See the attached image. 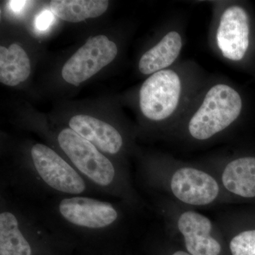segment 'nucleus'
Wrapping results in <instances>:
<instances>
[{
  "label": "nucleus",
  "mask_w": 255,
  "mask_h": 255,
  "mask_svg": "<svg viewBox=\"0 0 255 255\" xmlns=\"http://www.w3.org/2000/svg\"><path fill=\"white\" fill-rule=\"evenodd\" d=\"M208 81L194 61L178 63L146 79L139 90V109L154 123L182 119Z\"/></svg>",
  "instance_id": "f257e3e1"
},
{
  "label": "nucleus",
  "mask_w": 255,
  "mask_h": 255,
  "mask_svg": "<svg viewBox=\"0 0 255 255\" xmlns=\"http://www.w3.org/2000/svg\"><path fill=\"white\" fill-rule=\"evenodd\" d=\"M243 110V97L231 82L209 80L182 119L191 138L206 140L232 126Z\"/></svg>",
  "instance_id": "f03ea898"
},
{
  "label": "nucleus",
  "mask_w": 255,
  "mask_h": 255,
  "mask_svg": "<svg viewBox=\"0 0 255 255\" xmlns=\"http://www.w3.org/2000/svg\"><path fill=\"white\" fill-rule=\"evenodd\" d=\"M210 28L211 47L228 63H241L251 45L249 14L242 5L232 1L214 2Z\"/></svg>",
  "instance_id": "7ed1b4c3"
},
{
  "label": "nucleus",
  "mask_w": 255,
  "mask_h": 255,
  "mask_svg": "<svg viewBox=\"0 0 255 255\" xmlns=\"http://www.w3.org/2000/svg\"><path fill=\"white\" fill-rule=\"evenodd\" d=\"M58 142L74 168L84 179L112 194L118 173L103 152L70 128L60 130Z\"/></svg>",
  "instance_id": "20e7f679"
},
{
  "label": "nucleus",
  "mask_w": 255,
  "mask_h": 255,
  "mask_svg": "<svg viewBox=\"0 0 255 255\" xmlns=\"http://www.w3.org/2000/svg\"><path fill=\"white\" fill-rule=\"evenodd\" d=\"M31 157L35 174L50 190L67 196H80L86 192L85 179L48 146L40 143L32 146Z\"/></svg>",
  "instance_id": "39448f33"
},
{
  "label": "nucleus",
  "mask_w": 255,
  "mask_h": 255,
  "mask_svg": "<svg viewBox=\"0 0 255 255\" xmlns=\"http://www.w3.org/2000/svg\"><path fill=\"white\" fill-rule=\"evenodd\" d=\"M57 211L64 222L83 232L110 231L119 216L112 203L82 195L63 198Z\"/></svg>",
  "instance_id": "423d86ee"
},
{
  "label": "nucleus",
  "mask_w": 255,
  "mask_h": 255,
  "mask_svg": "<svg viewBox=\"0 0 255 255\" xmlns=\"http://www.w3.org/2000/svg\"><path fill=\"white\" fill-rule=\"evenodd\" d=\"M117 53V45L107 36L92 37L65 63L62 77L68 83L79 86L112 63Z\"/></svg>",
  "instance_id": "0eeeda50"
},
{
  "label": "nucleus",
  "mask_w": 255,
  "mask_h": 255,
  "mask_svg": "<svg viewBox=\"0 0 255 255\" xmlns=\"http://www.w3.org/2000/svg\"><path fill=\"white\" fill-rule=\"evenodd\" d=\"M171 189L178 199L194 206L211 204L219 192V185L214 178L191 167H183L174 172Z\"/></svg>",
  "instance_id": "6e6552de"
},
{
  "label": "nucleus",
  "mask_w": 255,
  "mask_h": 255,
  "mask_svg": "<svg viewBox=\"0 0 255 255\" xmlns=\"http://www.w3.org/2000/svg\"><path fill=\"white\" fill-rule=\"evenodd\" d=\"M185 43L184 33L179 26H174L159 41L140 57L138 70L144 75H150L166 70L179 63L178 59Z\"/></svg>",
  "instance_id": "1a4fd4ad"
},
{
  "label": "nucleus",
  "mask_w": 255,
  "mask_h": 255,
  "mask_svg": "<svg viewBox=\"0 0 255 255\" xmlns=\"http://www.w3.org/2000/svg\"><path fill=\"white\" fill-rule=\"evenodd\" d=\"M69 127L103 153L117 155L123 147L124 139L120 132L95 117L83 114L75 116L69 122Z\"/></svg>",
  "instance_id": "9d476101"
},
{
  "label": "nucleus",
  "mask_w": 255,
  "mask_h": 255,
  "mask_svg": "<svg viewBox=\"0 0 255 255\" xmlns=\"http://www.w3.org/2000/svg\"><path fill=\"white\" fill-rule=\"evenodd\" d=\"M178 228L184 236L186 247L191 255H219L221 246L211 237L212 225L206 216L194 211L181 215Z\"/></svg>",
  "instance_id": "9b49d317"
},
{
  "label": "nucleus",
  "mask_w": 255,
  "mask_h": 255,
  "mask_svg": "<svg viewBox=\"0 0 255 255\" xmlns=\"http://www.w3.org/2000/svg\"><path fill=\"white\" fill-rule=\"evenodd\" d=\"M223 185L245 198L255 197V157H240L230 162L223 171Z\"/></svg>",
  "instance_id": "f8f14e48"
},
{
  "label": "nucleus",
  "mask_w": 255,
  "mask_h": 255,
  "mask_svg": "<svg viewBox=\"0 0 255 255\" xmlns=\"http://www.w3.org/2000/svg\"><path fill=\"white\" fill-rule=\"evenodd\" d=\"M21 221L9 210L0 214V255H32Z\"/></svg>",
  "instance_id": "ddd939ff"
},
{
  "label": "nucleus",
  "mask_w": 255,
  "mask_h": 255,
  "mask_svg": "<svg viewBox=\"0 0 255 255\" xmlns=\"http://www.w3.org/2000/svg\"><path fill=\"white\" fill-rule=\"evenodd\" d=\"M31 63L22 47L12 43L9 47H0V81L14 87L26 81L31 73Z\"/></svg>",
  "instance_id": "4468645a"
},
{
  "label": "nucleus",
  "mask_w": 255,
  "mask_h": 255,
  "mask_svg": "<svg viewBox=\"0 0 255 255\" xmlns=\"http://www.w3.org/2000/svg\"><path fill=\"white\" fill-rule=\"evenodd\" d=\"M108 6L107 0H53L50 3V10L55 16L73 23L98 17Z\"/></svg>",
  "instance_id": "2eb2a0df"
},
{
  "label": "nucleus",
  "mask_w": 255,
  "mask_h": 255,
  "mask_svg": "<svg viewBox=\"0 0 255 255\" xmlns=\"http://www.w3.org/2000/svg\"><path fill=\"white\" fill-rule=\"evenodd\" d=\"M233 255H255V230L242 232L230 244Z\"/></svg>",
  "instance_id": "dca6fc26"
},
{
  "label": "nucleus",
  "mask_w": 255,
  "mask_h": 255,
  "mask_svg": "<svg viewBox=\"0 0 255 255\" xmlns=\"http://www.w3.org/2000/svg\"><path fill=\"white\" fill-rule=\"evenodd\" d=\"M54 14L51 10L44 9L36 16L35 27L38 31H46L54 21Z\"/></svg>",
  "instance_id": "f3484780"
},
{
  "label": "nucleus",
  "mask_w": 255,
  "mask_h": 255,
  "mask_svg": "<svg viewBox=\"0 0 255 255\" xmlns=\"http://www.w3.org/2000/svg\"><path fill=\"white\" fill-rule=\"evenodd\" d=\"M28 2H29V1H19V0L16 1V0H15V1H9V4H9L10 9H11V11H14V12L18 13L24 9L25 6L28 4Z\"/></svg>",
  "instance_id": "a211bd4d"
},
{
  "label": "nucleus",
  "mask_w": 255,
  "mask_h": 255,
  "mask_svg": "<svg viewBox=\"0 0 255 255\" xmlns=\"http://www.w3.org/2000/svg\"><path fill=\"white\" fill-rule=\"evenodd\" d=\"M172 255H191L189 254V253H185V252L183 251H178L176 252L175 253H174Z\"/></svg>",
  "instance_id": "6ab92c4d"
}]
</instances>
